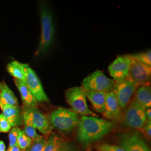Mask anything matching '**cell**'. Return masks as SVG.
Wrapping results in <instances>:
<instances>
[{"label": "cell", "mask_w": 151, "mask_h": 151, "mask_svg": "<svg viewBox=\"0 0 151 151\" xmlns=\"http://www.w3.org/2000/svg\"><path fill=\"white\" fill-rule=\"evenodd\" d=\"M130 56L132 58L151 67V52L150 49L145 52L130 55Z\"/></svg>", "instance_id": "cell-23"}, {"label": "cell", "mask_w": 151, "mask_h": 151, "mask_svg": "<svg viewBox=\"0 0 151 151\" xmlns=\"http://www.w3.org/2000/svg\"><path fill=\"white\" fill-rule=\"evenodd\" d=\"M65 97L67 103L77 114L98 117V115L88 107L87 103L86 91L82 87H73L67 89L65 91Z\"/></svg>", "instance_id": "cell-4"}, {"label": "cell", "mask_w": 151, "mask_h": 151, "mask_svg": "<svg viewBox=\"0 0 151 151\" xmlns=\"http://www.w3.org/2000/svg\"><path fill=\"white\" fill-rule=\"evenodd\" d=\"M67 143L57 133H51L47 139L44 151H63Z\"/></svg>", "instance_id": "cell-21"}, {"label": "cell", "mask_w": 151, "mask_h": 151, "mask_svg": "<svg viewBox=\"0 0 151 151\" xmlns=\"http://www.w3.org/2000/svg\"><path fill=\"white\" fill-rule=\"evenodd\" d=\"M86 97L95 111L103 113L105 110L106 93L98 92L86 91Z\"/></svg>", "instance_id": "cell-19"}, {"label": "cell", "mask_w": 151, "mask_h": 151, "mask_svg": "<svg viewBox=\"0 0 151 151\" xmlns=\"http://www.w3.org/2000/svg\"><path fill=\"white\" fill-rule=\"evenodd\" d=\"M32 142V139L25 134L24 130L21 129L17 140L18 147L22 151H25L30 146Z\"/></svg>", "instance_id": "cell-22"}, {"label": "cell", "mask_w": 151, "mask_h": 151, "mask_svg": "<svg viewBox=\"0 0 151 151\" xmlns=\"http://www.w3.org/2000/svg\"><path fill=\"white\" fill-rule=\"evenodd\" d=\"M133 99L145 109L151 108V82L138 87L135 91Z\"/></svg>", "instance_id": "cell-14"}, {"label": "cell", "mask_w": 151, "mask_h": 151, "mask_svg": "<svg viewBox=\"0 0 151 151\" xmlns=\"http://www.w3.org/2000/svg\"><path fill=\"white\" fill-rule=\"evenodd\" d=\"M19 106L15 95L4 82H0V107Z\"/></svg>", "instance_id": "cell-18"}, {"label": "cell", "mask_w": 151, "mask_h": 151, "mask_svg": "<svg viewBox=\"0 0 151 151\" xmlns=\"http://www.w3.org/2000/svg\"><path fill=\"white\" fill-rule=\"evenodd\" d=\"M146 118L148 121H151V108H148L145 109Z\"/></svg>", "instance_id": "cell-30"}, {"label": "cell", "mask_w": 151, "mask_h": 151, "mask_svg": "<svg viewBox=\"0 0 151 151\" xmlns=\"http://www.w3.org/2000/svg\"><path fill=\"white\" fill-rule=\"evenodd\" d=\"M130 58L132 60L128 78L135 82L138 86L150 83L151 67L145 65L131 57Z\"/></svg>", "instance_id": "cell-11"}, {"label": "cell", "mask_w": 151, "mask_h": 151, "mask_svg": "<svg viewBox=\"0 0 151 151\" xmlns=\"http://www.w3.org/2000/svg\"><path fill=\"white\" fill-rule=\"evenodd\" d=\"M0 151H6L5 144L2 140H0Z\"/></svg>", "instance_id": "cell-32"}, {"label": "cell", "mask_w": 151, "mask_h": 151, "mask_svg": "<svg viewBox=\"0 0 151 151\" xmlns=\"http://www.w3.org/2000/svg\"><path fill=\"white\" fill-rule=\"evenodd\" d=\"M97 151H125L120 146L108 143L98 144L96 146Z\"/></svg>", "instance_id": "cell-25"}, {"label": "cell", "mask_w": 151, "mask_h": 151, "mask_svg": "<svg viewBox=\"0 0 151 151\" xmlns=\"http://www.w3.org/2000/svg\"><path fill=\"white\" fill-rule=\"evenodd\" d=\"M125 109L124 113L120 118L122 124L130 129L140 130L147 121L145 109L142 108L133 99Z\"/></svg>", "instance_id": "cell-5"}, {"label": "cell", "mask_w": 151, "mask_h": 151, "mask_svg": "<svg viewBox=\"0 0 151 151\" xmlns=\"http://www.w3.org/2000/svg\"><path fill=\"white\" fill-rule=\"evenodd\" d=\"M7 151H24L21 150L18 146L16 145L15 146H12L11 147L8 148V150Z\"/></svg>", "instance_id": "cell-31"}, {"label": "cell", "mask_w": 151, "mask_h": 151, "mask_svg": "<svg viewBox=\"0 0 151 151\" xmlns=\"http://www.w3.org/2000/svg\"><path fill=\"white\" fill-rule=\"evenodd\" d=\"M122 109L120 107L118 99L113 91L106 93L104 116L109 120L120 119L122 115Z\"/></svg>", "instance_id": "cell-12"}, {"label": "cell", "mask_w": 151, "mask_h": 151, "mask_svg": "<svg viewBox=\"0 0 151 151\" xmlns=\"http://www.w3.org/2000/svg\"><path fill=\"white\" fill-rule=\"evenodd\" d=\"M21 129L18 127H15L11 128L10 131L9 132V148L12 146H15L17 145V140L18 136L19 135Z\"/></svg>", "instance_id": "cell-26"}, {"label": "cell", "mask_w": 151, "mask_h": 151, "mask_svg": "<svg viewBox=\"0 0 151 151\" xmlns=\"http://www.w3.org/2000/svg\"><path fill=\"white\" fill-rule=\"evenodd\" d=\"M0 108L12 128L18 127L23 123L22 112L19 106H1Z\"/></svg>", "instance_id": "cell-16"}, {"label": "cell", "mask_w": 151, "mask_h": 151, "mask_svg": "<svg viewBox=\"0 0 151 151\" xmlns=\"http://www.w3.org/2000/svg\"><path fill=\"white\" fill-rule=\"evenodd\" d=\"M140 130L141 132L143 133L144 135H145L148 139H150L151 137V121L147 120L145 125Z\"/></svg>", "instance_id": "cell-28"}, {"label": "cell", "mask_w": 151, "mask_h": 151, "mask_svg": "<svg viewBox=\"0 0 151 151\" xmlns=\"http://www.w3.org/2000/svg\"><path fill=\"white\" fill-rule=\"evenodd\" d=\"M114 125L113 121L93 116H82L77 127V140L83 146H88L109 134Z\"/></svg>", "instance_id": "cell-1"}, {"label": "cell", "mask_w": 151, "mask_h": 151, "mask_svg": "<svg viewBox=\"0 0 151 151\" xmlns=\"http://www.w3.org/2000/svg\"><path fill=\"white\" fill-rule=\"evenodd\" d=\"M119 146L125 151H151L143 136L138 130L128 131L119 135Z\"/></svg>", "instance_id": "cell-7"}, {"label": "cell", "mask_w": 151, "mask_h": 151, "mask_svg": "<svg viewBox=\"0 0 151 151\" xmlns=\"http://www.w3.org/2000/svg\"><path fill=\"white\" fill-rule=\"evenodd\" d=\"M12 127L7 119L2 114H0V133H8Z\"/></svg>", "instance_id": "cell-27"}, {"label": "cell", "mask_w": 151, "mask_h": 151, "mask_svg": "<svg viewBox=\"0 0 151 151\" xmlns=\"http://www.w3.org/2000/svg\"><path fill=\"white\" fill-rule=\"evenodd\" d=\"M47 143V139L43 137L37 140H33L30 146L24 151H44Z\"/></svg>", "instance_id": "cell-24"}, {"label": "cell", "mask_w": 151, "mask_h": 151, "mask_svg": "<svg viewBox=\"0 0 151 151\" xmlns=\"http://www.w3.org/2000/svg\"><path fill=\"white\" fill-rule=\"evenodd\" d=\"M38 103H48L49 99L44 90L42 82L35 72L29 65L26 67L25 81Z\"/></svg>", "instance_id": "cell-9"}, {"label": "cell", "mask_w": 151, "mask_h": 151, "mask_svg": "<svg viewBox=\"0 0 151 151\" xmlns=\"http://www.w3.org/2000/svg\"><path fill=\"white\" fill-rule=\"evenodd\" d=\"M139 86L129 78L120 82H115L113 91L115 94L122 109H125L129 104L132 97Z\"/></svg>", "instance_id": "cell-8"}, {"label": "cell", "mask_w": 151, "mask_h": 151, "mask_svg": "<svg viewBox=\"0 0 151 151\" xmlns=\"http://www.w3.org/2000/svg\"><path fill=\"white\" fill-rule=\"evenodd\" d=\"M49 119L53 128L64 134H68L77 128L80 121L78 114L72 109L65 108L53 110Z\"/></svg>", "instance_id": "cell-3"}, {"label": "cell", "mask_w": 151, "mask_h": 151, "mask_svg": "<svg viewBox=\"0 0 151 151\" xmlns=\"http://www.w3.org/2000/svg\"><path fill=\"white\" fill-rule=\"evenodd\" d=\"M28 64L20 63L17 60L11 61L7 65V70L14 79L25 81L26 67Z\"/></svg>", "instance_id": "cell-20"}, {"label": "cell", "mask_w": 151, "mask_h": 151, "mask_svg": "<svg viewBox=\"0 0 151 151\" xmlns=\"http://www.w3.org/2000/svg\"><path fill=\"white\" fill-rule=\"evenodd\" d=\"M131 60L129 55H121L117 57L109 65L108 71L114 81L120 82L128 77Z\"/></svg>", "instance_id": "cell-10"}, {"label": "cell", "mask_w": 151, "mask_h": 151, "mask_svg": "<svg viewBox=\"0 0 151 151\" xmlns=\"http://www.w3.org/2000/svg\"><path fill=\"white\" fill-rule=\"evenodd\" d=\"M63 151H80L77 148L75 147L73 145H71L70 144L67 143L66 146L65 147L64 150Z\"/></svg>", "instance_id": "cell-29"}, {"label": "cell", "mask_w": 151, "mask_h": 151, "mask_svg": "<svg viewBox=\"0 0 151 151\" xmlns=\"http://www.w3.org/2000/svg\"><path fill=\"white\" fill-rule=\"evenodd\" d=\"M14 82L20 94L24 109L36 107L38 102L24 81L14 79Z\"/></svg>", "instance_id": "cell-15"}, {"label": "cell", "mask_w": 151, "mask_h": 151, "mask_svg": "<svg viewBox=\"0 0 151 151\" xmlns=\"http://www.w3.org/2000/svg\"><path fill=\"white\" fill-rule=\"evenodd\" d=\"M22 119L24 125V131L25 134L32 139V141L37 140L42 137V136L39 135L37 133V129L33 124L32 108L24 109L22 111Z\"/></svg>", "instance_id": "cell-17"}, {"label": "cell", "mask_w": 151, "mask_h": 151, "mask_svg": "<svg viewBox=\"0 0 151 151\" xmlns=\"http://www.w3.org/2000/svg\"><path fill=\"white\" fill-rule=\"evenodd\" d=\"M39 12L41 22V35L35 55L47 52L53 43L55 37V27L52 12L48 6L40 2Z\"/></svg>", "instance_id": "cell-2"}, {"label": "cell", "mask_w": 151, "mask_h": 151, "mask_svg": "<svg viewBox=\"0 0 151 151\" xmlns=\"http://www.w3.org/2000/svg\"><path fill=\"white\" fill-rule=\"evenodd\" d=\"M115 82L109 78L103 71L97 70L87 76L82 81V88L86 91L108 93L113 91Z\"/></svg>", "instance_id": "cell-6"}, {"label": "cell", "mask_w": 151, "mask_h": 151, "mask_svg": "<svg viewBox=\"0 0 151 151\" xmlns=\"http://www.w3.org/2000/svg\"><path fill=\"white\" fill-rule=\"evenodd\" d=\"M32 122L35 129L43 135H50L53 128L49 118L37 107H32Z\"/></svg>", "instance_id": "cell-13"}]
</instances>
